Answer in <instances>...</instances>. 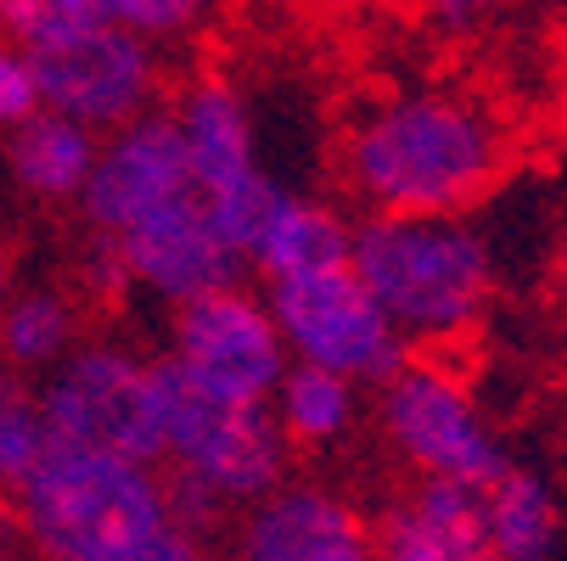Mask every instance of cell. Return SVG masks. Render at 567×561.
I'll return each instance as SVG.
<instances>
[{
    "instance_id": "6da1fadb",
    "label": "cell",
    "mask_w": 567,
    "mask_h": 561,
    "mask_svg": "<svg viewBox=\"0 0 567 561\" xmlns=\"http://www.w3.org/2000/svg\"><path fill=\"white\" fill-rule=\"evenodd\" d=\"M506 169V129L450 91L365 107L343 141V175L377 214H461Z\"/></svg>"
},
{
    "instance_id": "7a4b0ae2",
    "label": "cell",
    "mask_w": 567,
    "mask_h": 561,
    "mask_svg": "<svg viewBox=\"0 0 567 561\" xmlns=\"http://www.w3.org/2000/svg\"><path fill=\"white\" fill-rule=\"evenodd\" d=\"M349 264L404 343L466 332L495 287L489 242L461 214H371L349 242Z\"/></svg>"
},
{
    "instance_id": "3957f363",
    "label": "cell",
    "mask_w": 567,
    "mask_h": 561,
    "mask_svg": "<svg viewBox=\"0 0 567 561\" xmlns=\"http://www.w3.org/2000/svg\"><path fill=\"white\" fill-rule=\"evenodd\" d=\"M18 528L45 561H107L124 544L169 528V484L146 460L45 444L12 489Z\"/></svg>"
},
{
    "instance_id": "277c9868",
    "label": "cell",
    "mask_w": 567,
    "mask_h": 561,
    "mask_svg": "<svg viewBox=\"0 0 567 561\" xmlns=\"http://www.w3.org/2000/svg\"><path fill=\"white\" fill-rule=\"evenodd\" d=\"M152 393H157V427H164V455L181 477H197L219 500H259L281 484V422L265 405H241L214 387H203L175 360H152Z\"/></svg>"
},
{
    "instance_id": "5b68a950",
    "label": "cell",
    "mask_w": 567,
    "mask_h": 561,
    "mask_svg": "<svg viewBox=\"0 0 567 561\" xmlns=\"http://www.w3.org/2000/svg\"><path fill=\"white\" fill-rule=\"evenodd\" d=\"M40 416L51 444L102 449L146 466L164 455L152 360L130 354L124 343H73L40 387Z\"/></svg>"
},
{
    "instance_id": "8992f818",
    "label": "cell",
    "mask_w": 567,
    "mask_h": 561,
    "mask_svg": "<svg viewBox=\"0 0 567 561\" xmlns=\"http://www.w3.org/2000/svg\"><path fill=\"white\" fill-rule=\"evenodd\" d=\"M169 118H175V129L186 141L197 202L208 208V219L219 225L225 242L241 253V264H248L254 236L265 230L270 208L281 202V186L259 164L248 102H241L225 79H197V85L181 91Z\"/></svg>"
},
{
    "instance_id": "52a82bcc",
    "label": "cell",
    "mask_w": 567,
    "mask_h": 561,
    "mask_svg": "<svg viewBox=\"0 0 567 561\" xmlns=\"http://www.w3.org/2000/svg\"><path fill=\"white\" fill-rule=\"evenodd\" d=\"M265 303L298 365L338 371L349 382H388L404 365V337L388 326V314L377 309L354 264L270 281Z\"/></svg>"
},
{
    "instance_id": "ba28073f",
    "label": "cell",
    "mask_w": 567,
    "mask_h": 561,
    "mask_svg": "<svg viewBox=\"0 0 567 561\" xmlns=\"http://www.w3.org/2000/svg\"><path fill=\"white\" fill-rule=\"evenodd\" d=\"M169 360L192 371L203 387L241 398V405H270L287 376V343L265 298L230 287H214L203 298L175 303L169 326Z\"/></svg>"
},
{
    "instance_id": "9c48e42d",
    "label": "cell",
    "mask_w": 567,
    "mask_h": 561,
    "mask_svg": "<svg viewBox=\"0 0 567 561\" xmlns=\"http://www.w3.org/2000/svg\"><path fill=\"white\" fill-rule=\"evenodd\" d=\"M382 427L404 460L422 466V477L489 489L506 471V455L472 393L439 365H399L382 382Z\"/></svg>"
},
{
    "instance_id": "30bf717a",
    "label": "cell",
    "mask_w": 567,
    "mask_h": 561,
    "mask_svg": "<svg viewBox=\"0 0 567 561\" xmlns=\"http://www.w3.org/2000/svg\"><path fill=\"white\" fill-rule=\"evenodd\" d=\"M29 62H34L40 107L85 124L96 135L141 118L152 107V91H157L152 40H141V34H130L118 23L51 40V45L29 51Z\"/></svg>"
},
{
    "instance_id": "8fae6325",
    "label": "cell",
    "mask_w": 567,
    "mask_h": 561,
    "mask_svg": "<svg viewBox=\"0 0 567 561\" xmlns=\"http://www.w3.org/2000/svg\"><path fill=\"white\" fill-rule=\"evenodd\" d=\"M181 197H197L186 141L169 113H141L118 129H107L96 169L79 191V214H85L91 236H118L135 219L169 208Z\"/></svg>"
},
{
    "instance_id": "7c38bea8",
    "label": "cell",
    "mask_w": 567,
    "mask_h": 561,
    "mask_svg": "<svg viewBox=\"0 0 567 561\" xmlns=\"http://www.w3.org/2000/svg\"><path fill=\"white\" fill-rule=\"evenodd\" d=\"M107 242H113L130 287H146L164 303H186L214 287H230L241 270V253L219 236V225L208 219V208L197 197H181L169 208L135 219L130 230L107 236Z\"/></svg>"
},
{
    "instance_id": "4fadbf2b",
    "label": "cell",
    "mask_w": 567,
    "mask_h": 561,
    "mask_svg": "<svg viewBox=\"0 0 567 561\" xmlns=\"http://www.w3.org/2000/svg\"><path fill=\"white\" fill-rule=\"evenodd\" d=\"M338 550H360V522L327 489H281L265 495L241 533L248 561H320Z\"/></svg>"
},
{
    "instance_id": "5bb4252c",
    "label": "cell",
    "mask_w": 567,
    "mask_h": 561,
    "mask_svg": "<svg viewBox=\"0 0 567 561\" xmlns=\"http://www.w3.org/2000/svg\"><path fill=\"white\" fill-rule=\"evenodd\" d=\"M96 152H102L96 129L40 107L34 118L7 129V175L29 202H79L96 169Z\"/></svg>"
},
{
    "instance_id": "9a60e30c",
    "label": "cell",
    "mask_w": 567,
    "mask_h": 561,
    "mask_svg": "<svg viewBox=\"0 0 567 561\" xmlns=\"http://www.w3.org/2000/svg\"><path fill=\"white\" fill-rule=\"evenodd\" d=\"M349 242H354V230H349L332 208L281 191V202L270 208L265 230L254 236L248 264H254L265 281H287V276H309V270L349 264Z\"/></svg>"
},
{
    "instance_id": "2e32d148",
    "label": "cell",
    "mask_w": 567,
    "mask_h": 561,
    "mask_svg": "<svg viewBox=\"0 0 567 561\" xmlns=\"http://www.w3.org/2000/svg\"><path fill=\"white\" fill-rule=\"evenodd\" d=\"M483 517H489L495 561H545L556 544V500L534 471H501L483 489Z\"/></svg>"
},
{
    "instance_id": "e0dca14e",
    "label": "cell",
    "mask_w": 567,
    "mask_h": 561,
    "mask_svg": "<svg viewBox=\"0 0 567 561\" xmlns=\"http://www.w3.org/2000/svg\"><path fill=\"white\" fill-rule=\"evenodd\" d=\"M79 343V314L62 292L51 287H29L0 303V360L12 371H51L56 360H68V349Z\"/></svg>"
},
{
    "instance_id": "ac0fdd59",
    "label": "cell",
    "mask_w": 567,
    "mask_h": 561,
    "mask_svg": "<svg viewBox=\"0 0 567 561\" xmlns=\"http://www.w3.org/2000/svg\"><path fill=\"white\" fill-rule=\"evenodd\" d=\"M276 422L298 444H332L354 422V382L320 365H287L276 387Z\"/></svg>"
},
{
    "instance_id": "d6986e66",
    "label": "cell",
    "mask_w": 567,
    "mask_h": 561,
    "mask_svg": "<svg viewBox=\"0 0 567 561\" xmlns=\"http://www.w3.org/2000/svg\"><path fill=\"white\" fill-rule=\"evenodd\" d=\"M45 416H40V387H29L23 371L0 360V489H18L29 466L45 455Z\"/></svg>"
},
{
    "instance_id": "ffe728a7",
    "label": "cell",
    "mask_w": 567,
    "mask_h": 561,
    "mask_svg": "<svg viewBox=\"0 0 567 561\" xmlns=\"http://www.w3.org/2000/svg\"><path fill=\"white\" fill-rule=\"evenodd\" d=\"M113 23V0H0V34L23 51Z\"/></svg>"
},
{
    "instance_id": "44dd1931",
    "label": "cell",
    "mask_w": 567,
    "mask_h": 561,
    "mask_svg": "<svg viewBox=\"0 0 567 561\" xmlns=\"http://www.w3.org/2000/svg\"><path fill=\"white\" fill-rule=\"evenodd\" d=\"M214 0H113V23L141 40H181L208 18Z\"/></svg>"
},
{
    "instance_id": "7402d4cb",
    "label": "cell",
    "mask_w": 567,
    "mask_h": 561,
    "mask_svg": "<svg viewBox=\"0 0 567 561\" xmlns=\"http://www.w3.org/2000/svg\"><path fill=\"white\" fill-rule=\"evenodd\" d=\"M377 550H382V561H455L450 539H444V533H439L411 500L393 506V511L382 517Z\"/></svg>"
},
{
    "instance_id": "603a6c76",
    "label": "cell",
    "mask_w": 567,
    "mask_h": 561,
    "mask_svg": "<svg viewBox=\"0 0 567 561\" xmlns=\"http://www.w3.org/2000/svg\"><path fill=\"white\" fill-rule=\"evenodd\" d=\"M40 113V85H34V62L23 45L0 40V135L18 129L23 118Z\"/></svg>"
},
{
    "instance_id": "cb8c5ba5",
    "label": "cell",
    "mask_w": 567,
    "mask_h": 561,
    "mask_svg": "<svg viewBox=\"0 0 567 561\" xmlns=\"http://www.w3.org/2000/svg\"><path fill=\"white\" fill-rule=\"evenodd\" d=\"M107 561H197V539H192L181 522H169V528H157V533L124 544V550L107 555Z\"/></svg>"
},
{
    "instance_id": "d4e9b609",
    "label": "cell",
    "mask_w": 567,
    "mask_h": 561,
    "mask_svg": "<svg viewBox=\"0 0 567 561\" xmlns=\"http://www.w3.org/2000/svg\"><path fill=\"white\" fill-rule=\"evenodd\" d=\"M506 7H517V0H427L439 29H477V23L501 18Z\"/></svg>"
},
{
    "instance_id": "484cf974",
    "label": "cell",
    "mask_w": 567,
    "mask_h": 561,
    "mask_svg": "<svg viewBox=\"0 0 567 561\" xmlns=\"http://www.w3.org/2000/svg\"><path fill=\"white\" fill-rule=\"evenodd\" d=\"M12 533H23L18 528V500H12V489H0V539H12Z\"/></svg>"
},
{
    "instance_id": "4316f807",
    "label": "cell",
    "mask_w": 567,
    "mask_h": 561,
    "mask_svg": "<svg viewBox=\"0 0 567 561\" xmlns=\"http://www.w3.org/2000/svg\"><path fill=\"white\" fill-rule=\"evenodd\" d=\"M12 298V264H7V253H0V303Z\"/></svg>"
},
{
    "instance_id": "83f0119b",
    "label": "cell",
    "mask_w": 567,
    "mask_h": 561,
    "mask_svg": "<svg viewBox=\"0 0 567 561\" xmlns=\"http://www.w3.org/2000/svg\"><path fill=\"white\" fill-rule=\"evenodd\" d=\"M320 561H365V550H338V555H320Z\"/></svg>"
},
{
    "instance_id": "f1b7e54d",
    "label": "cell",
    "mask_w": 567,
    "mask_h": 561,
    "mask_svg": "<svg viewBox=\"0 0 567 561\" xmlns=\"http://www.w3.org/2000/svg\"><path fill=\"white\" fill-rule=\"evenodd\" d=\"M0 561H7V550H0Z\"/></svg>"
},
{
    "instance_id": "f546056e",
    "label": "cell",
    "mask_w": 567,
    "mask_h": 561,
    "mask_svg": "<svg viewBox=\"0 0 567 561\" xmlns=\"http://www.w3.org/2000/svg\"><path fill=\"white\" fill-rule=\"evenodd\" d=\"M338 7H349V0H338Z\"/></svg>"
}]
</instances>
